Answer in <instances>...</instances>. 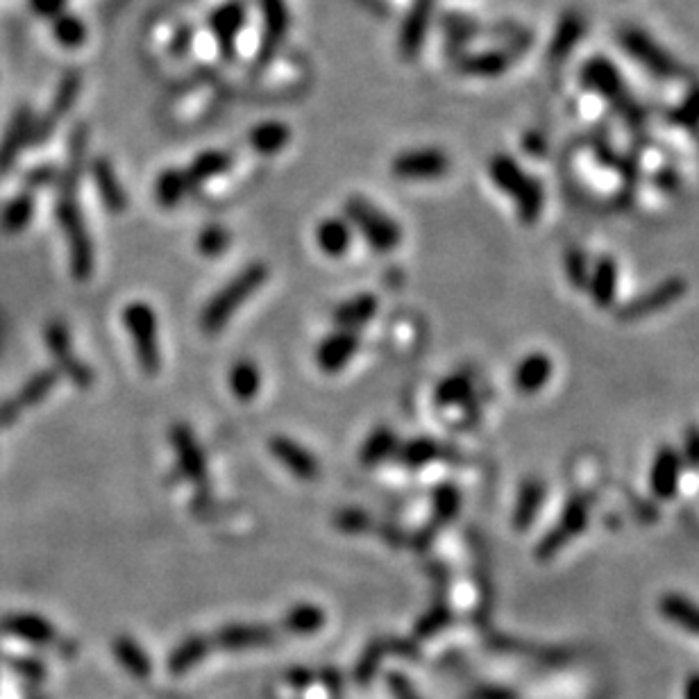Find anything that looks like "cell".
I'll return each mask as SVG.
<instances>
[{
	"label": "cell",
	"instance_id": "cell-1",
	"mask_svg": "<svg viewBox=\"0 0 699 699\" xmlns=\"http://www.w3.org/2000/svg\"><path fill=\"white\" fill-rule=\"evenodd\" d=\"M87 139H89L87 125L84 123L75 125L69 139L66 166L62 168V173L57 175V189H60V196H57V202H55L57 223H60L66 237V246H69L71 273L78 282H87L89 277L94 275V268H96L94 239H91L87 221H84V214L78 202L84 153H87Z\"/></svg>",
	"mask_w": 699,
	"mask_h": 699
},
{
	"label": "cell",
	"instance_id": "cell-2",
	"mask_svg": "<svg viewBox=\"0 0 699 699\" xmlns=\"http://www.w3.org/2000/svg\"><path fill=\"white\" fill-rule=\"evenodd\" d=\"M266 280H268V266L261 264V261H255V264L243 268V271L234 275L221 291L214 293V298L207 302L205 309H202L200 330L209 336L221 332L223 327L230 323L234 311L246 305L248 298L255 291H259Z\"/></svg>",
	"mask_w": 699,
	"mask_h": 699
},
{
	"label": "cell",
	"instance_id": "cell-3",
	"mask_svg": "<svg viewBox=\"0 0 699 699\" xmlns=\"http://www.w3.org/2000/svg\"><path fill=\"white\" fill-rule=\"evenodd\" d=\"M343 212L348 223L364 234V239L373 250L391 252L400 246V225L389 214H384L375 202H370L364 196H352L345 200Z\"/></svg>",
	"mask_w": 699,
	"mask_h": 699
},
{
	"label": "cell",
	"instance_id": "cell-4",
	"mask_svg": "<svg viewBox=\"0 0 699 699\" xmlns=\"http://www.w3.org/2000/svg\"><path fill=\"white\" fill-rule=\"evenodd\" d=\"M123 325L130 332L137 361L143 375L155 377L162 368V355H159V336H157V316L155 309L148 302H130L123 309Z\"/></svg>",
	"mask_w": 699,
	"mask_h": 699
},
{
	"label": "cell",
	"instance_id": "cell-5",
	"mask_svg": "<svg viewBox=\"0 0 699 699\" xmlns=\"http://www.w3.org/2000/svg\"><path fill=\"white\" fill-rule=\"evenodd\" d=\"M618 39L622 48H625L638 64H643L650 73L661 75V78H677L681 73L677 57H672L661 44H656L645 30L634 28V25H625V28L618 32Z\"/></svg>",
	"mask_w": 699,
	"mask_h": 699
},
{
	"label": "cell",
	"instance_id": "cell-6",
	"mask_svg": "<svg viewBox=\"0 0 699 699\" xmlns=\"http://www.w3.org/2000/svg\"><path fill=\"white\" fill-rule=\"evenodd\" d=\"M171 443H173L175 457H178V466L182 470V475L196 486L198 498L207 500L209 495L207 457H205V450L200 448L196 434L191 432L189 425L178 423L171 427Z\"/></svg>",
	"mask_w": 699,
	"mask_h": 699
},
{
	"label": "cell",
	"instance_id": "cell-7",
	"mask_svg": "<svg viewBox=\"0 0 699 699\" xmlns=\"http://www.w3.org/2000/svg\"><path fill=\"white\" fill-rule=\"evenodd\" d=\"M60 377L62 375L57 368L39 370V373L32 375L30 380L12 395V398L0 402V429L12 427L16 420L25 414V411L37 407L41 400H46L48 393L55 389L57 382H60Z\"/></svg>",
	"mask_w": 699,
	"mask_h": 699
},
{
	"label": "cell",
	"instance_id": "cell-8",
	"mask_svg": "<svg viewBox=\"0 0 699 699\" xmlns=\"http://www.w3.org/2000/svg\"><path fill=\"white\" fill-rule=\"evenodd\" d=\"M46 345L50 355H53L57 361V370H60V375L69 377V380L82 391L94 384V373H91V368L73 355L69 327H66L62 320H53V323H48Z\"/></svg>",
	"mask_w": 699,
	"mask_h": 699
},
{
	"label": "cell",
	"instance_id": "cell-9",
	"mask_svg": "<svg viewBox=\"0 0 699 699\" xmlns=\"http://www.w3.org/2000/svg\"><path fill=\"white\" fill-rule=\"evenodd\" d=\"M491 178L502 191L516 196L520 202L522 216L532 218L536 214L538 205H541V191H538V184L534 180H527L522 175L520 166L513 162V159L498 155L491 159Z\"/></svg>",
	"mask_w": 699,
	"mask_h": 699
},
{
	"label": "cell",
	"instance_id": "cell-10",
	"mask_svg": "<svg viewBox=\"0 0 699 699\" xmlns=\"http://www.w3.org/2000/svg\"><path fill=\"white\" fill-rule=\"evenodd\" d=\"M261 14H264V39L255 57V69H266L275 60L289 32V10L286 0H261Z\"/></svg>",
	"mask_w": 699,
	"mask_h": 699
},
{
	"label": "cell",
	"instance_id": "cell-11",
	"mask_svg": "<svg viewBox=\"0 0 699 699\" xmlns=\"http://www.w3.org/2000/svg\"><path fill=\"white\" fill-rule=\"evenodd\" d=\"M450 159L443 150L423 148V150H407L393 159L391 171L395 178L402 180H434L448 173Z\"/></svg>",
	"mask_w": 699,
	"mask_h": 699
},
{
	"label": "cell",
	"instance_id": "cell-12",
	"mask_svg": "<svg viewBox=\"0 0 699 699\" xmlns=\"http://www.w3.org/2000/svg\"><path fill=\"white\" fill-rule=\"evenodd\" d=\"M80 89H82V75L78 71L66 73L64 78L60 80V87H57V91H55V98H53V103H50L48 112L41 116L39 123L35 125V130H32L30 143L48 141V137L55 132L57 125L62 123L64 116L71 112V107L75 105V100H78V96H80Z\"/></svg>",
	"mask_w": 699,
	"mask_h": 699
},
{
	"label": "cell",
	"instance_id": "cell-13",
	"mask_svg": "<svg viewBox=\"0 0 699 699\" xmlns=\"http://www.w3.org/2000/svg\"><path fill=\"white\" fill-rule=\"evenodd\" d=\"M246 23V3L243 0H232L212 14L209 28H212L218 50H221L225 60H232L237 53V37Z\"/></svg>",
	"mask_w": 699,
	"mask_h": 699
},
{
	"label": "cell",
	"instance_id": "cell-14",
	"mask_svg": "<svg viewBox=\"0 0 699 699\" xmlns=\"http://www.w3.org/2000/svg\"><path fill=\"white\" fill-rule=\"evenodd\" d=\"M268 450L273 452V457L289 470L291 475H296L302 482H314L320 475L318 459L307 448H302L298 441L289 439V436H273L268 441Z\"/></svg>",
	"mask_w": 699,
	"mask_h": 699
},
{
	"label": "cell",
	"instance_id": "cell-15",
	"mask_svg": "<svg viewBox=\"0 0 699 699\" xmlns=\"http://www.w3.org/2000/svg\"><path fill=\"white\" fill-rule=\"evenodd\" d=\"M436 0H416L400 28V55L404 60H414L423 50L429 21H432Z\"/></svg>",
	"mask_w": 699,
	"mask_h": 699
},
{
	"label": "cell",
	"instance_id": "cell-16",
	"mask_svg": "<svg viewBox=\"0 0 699 699\" xmlns=\"http://www.w3.org/2000/svg\"><path fill=\"white\" fill-rule=\"evenodd\" d=\"M357 350H359L357 332L339 330L327 336V339L318 345L316 361L323 373L334 375V373H341V370L350 364L352 357L357 355Z\"/></svg>",
	"mask_w": 699,
	"mask_h": 699
},
{
	"label": "cell",
	"instance_id": "cell-17",
	"mask_svg": "<svg viewBox=\"0 0 699 699\" xmlns=\"http://www.w3.org/2000/svg\"><path fill=\"white\" fill-rule=\"evenodd\" d=\"M32 130H35V123H32V109L30 107L16 109L10 125H7L5 137L0 141V175L10 173L16 157H19L23 153V148L32 141Z\"/></svg>",
	"mask_w": 699,
	"mask_h": 699
},
{
	"label": "cell",
	"instance_id": "cell-18",
	"mask_svg": "<svg viewBox=\"0 0 699 699\" xmlns=\"http://www.w3.org/2000/svg\"><path fill=\"white\" fill-rule=\"evenodd\" d=\"M91 178L98 187V196L109 214H123L128 209V196L114 171V164L105 157H98L91 162Z\"/></svg>",
	"mask_w": 699,
	"mask_h": 699
},
{
	"label": "cell",
	"instance_id": "cell-19",
	"mask_svg": "<svg viewBox=\"0 0 699 699\" xmlns=\"http://www.w3.org/2000/svg\"><path fill=\"white\" fill-rule=\"evenodd\" d=\"M581 80L586 82V87L595 89L597 94H602L609 100H625L627 96L622 75L606 57H593V60L581 69Z\"/></svg>",
	"mask_w": 699,
	"mask_h": 699
},
{
	"label": "cell",
	"instance_id": "cell-20",
	"mask_svg": "<svg viewBox=\"0 0 699 699\" xmlns=\"http://www.w3.org/2000/svg\"><path fill=\"white\" fill-rule=\"evenodd\" d=\"M377 305H380V302H377L373 293H359V296L341 302V305L334 309V323L339 330L355 332L375 318Z\"/></svg>",
	"mask_w": 699,
	"mask_h": 699
},
{
	"label": "cell",
	"instance_id": "cell-21",
	"mask_svg": "<svg viewBox=\"0 0 699 699\" xmlns=\"http://www.w3.org/2000/svg\"><path fill=\"white\" fill-rule=\"evenodd\" d=\"M0 629L37 645H46L55 638V629L44 618L32 616V613H10V616L0 618Z\"/></svg>",
	"mask_w": 699,
	"mask_h": 699
},
{
	"label": "cell",
	"instance_id": "cell-22",
	"mask_svg": "<svg viewBox=\"0 0 699 699\" xmlns=\"http://www.w3.org/2000/svg\"><path fill=\"white\" fill-rule=\"evenodd\" d=\"M318 248L330 257H341L352 246V225L343 218H325L316 227Z\"/></svg>",
	"mask_w": 699,
	"mask_h": 699
},
{
	"label": "cell",
	"instance_id": "cell-23",
	"mask_svg": "<svg viewBox=\"0 0 699 699\" xmlns=\"http://www.w3.org/2000/svg\"><path fill=\"white\" fill-rule=\"evenodd\" d=\"M584 32H586L584 19H581V16L575 12H568L559 21L557 30H554V37H552L550 50H547V57H550L552 62H561L563 57H568L572 50H575V46L579 44V39H581V35H584Z\"/></svg>",
	"mask_w": 699,
	"mask_h": 699
},
{
	"label": "cell",
	"instance_id": "cell-24",
	"mask_svg": "<svg viewBox=\"0 0 699 699\" xmlns=\"http://www.w3.org/2000/svg\"><path fill=\"white\" fill-rule=\"evenodd\" d=\"M443 448L429 436H416V439H409L404 443H398L395 448V459H398L400 466L418 470L425 468L427 463H432L436 459H441Z\"/></svg>",
	"mask_w": 699,
	"mask_h": 699
},
{
	"label": "cell",
	"instance_id": "cell-25",
	"mask_svg": "<svg viewBox=\"0 0 699 699\" xmlns=\"http://www.w3.org/2000/svg\"><path fill=\"white\" fill-rule=\"evenodd\" d=\"M230 166H232V157L223 153V150H207V153H200L196 159H193L189 168H184V173H187L189 187L193 191L198 184H205L212 178H218V175L230 171Z\"/></svg>",
	"mask_w": 699,
	"mask_h": 699
},
{
	"label": "cell",
	"instance_id": "cell-26",
	"mask_svg": "<svg viewBox=\"0 0 699 699\" xmlns=\"http://www.w3.org/2000/svg\"><path fill=\"white\" fill-rule=\"evenodd\" d=\"M248 141L250 148L259 155H277L291 141V130L280 121H266L250 130Z\"/></svg>",
	"mask_w": 699,
	"mask_h": 699
},
{
	"label": "cell",
	"instance_id": "cell-27",
	"mask_svg": "<svg viewBox=\"0 0 699 699\" xmlns=\"http://www.w3.org/2000/svg\"><path fill=\"white\" fill-rule=\"evenodd\" d=\"M32 214H35V196L28 189L14 196L0 212V230L5 234H19L30 225Z\"/></svg>",
	"mask_w": 699,
	"mask_h": 699
},
{
	"label": "cell",
	"instance_id": "cell-28",
	"mask_svg": "<svg viewBox=\"0 0 699 699\" xmlns=\"http://www.w3.org/2000/svg\"><path fill=\"white\" fill-rule=\"evenodd\" d=\"M189 180L187 173H184V168H166V171L159 175L157 184H155V196L157 202L164 209H173L178 207L180 202L189 196Z\"/></svg>",
	"mask_w": 699,
	"mask_h": 699
},
{
	"label": "cell",
	"instance_id": "cell-29",
	"mask_svg": "<svg viewBox=\"0 0 699 699\" xmlns=\"http://www.w3.org/2000/svg\"><path fill=\"white\" fill-rule=\"evenodd\" d=\"M395 448H398V436H395L391 427L382 425L368 436L364 445H361L359 459H361V463H364V466L373 468V466H377V463L389 459L391 454H395Z\"/></svg>",
	"mask_w": 699,
	"mask_h": 699
},
{
	"label": "cell",
	"instance_id": "cell-30",
	"mask_svg": "<svg viewBox=\"0 0 699 699\" xmlns=\"http://www.w3.org/2000/svg\"><path fill=\"white\" fill-rule=\"evenodd\" d=\"M509 64H511L509 53H502V50H491V53L461 57L459 71L468 73V75H484V78H495V75L507 71Z\"/></svg>",
	"mask_w": 699,
	"mask_h": 699
},
{
	"label": "cell",
	"instance_id": "cell-31",
	"mask_svg": "<svg viewBox=\"0 0 699 699\" xmlns=\"http://www.w3.org/2000/svg\"><path fill=\"white\" fill-rule=\"evenodd\" d=\"M261 389V373L259 366L250 359H241L230 370V391L239 400H252Z\"/></svg>",
	"mask_w": 699,
	"mask_h": 699
},
{
	"label": "cell",
	"instance_id": "cell-32",
	"mask_svg": "<svg viewBox=\"0 0 699 699\" xmlns=\"http://www.w3.org/2000/svg\"><path fill=\"white\" fill-rule=\"evenodd\" d=\"M436 402L441 407H470L473 402V384L466 375H450L436 386Z\"/></svg>",
	"mask_w": 699,
	"mask_h": 699
},
{
	"label": "cell",
	"instance_id": "cell-33",
	"mask_svg": "<svg viewBox=\"0 0 699 699\" xmlns=\"http://www.w3.org/2000/svg\"><path fill=\"white\" fill-rule=\"evenodd\" d=\"M432 507H434V518L432 525L427 527V536H432L434 527H441L445 522H450L459 511V491L452 484H439L434 488L432 495Z\"/></svg>",
	"mask_w": 699,
	"mask_h": 699
},
{
	"label": "cell",
	"instance_id": "cell-34",
	"mask_svg": "<svg viewBox=\"0 0 699 699\" xmlns=\"http://www.w3.org/2000/svg\"><path fill=\"white\" fill-rule=\"evenodd\" d=\"M550 377V361H545L543 357H529L520 364L516 373L518 389L525 393H532L536 389H541V384Z\"/></svg>",
	"mask_w": 699,
	"mask_h": 699
},
{
	"label": "cell",
	"instance_id": "cell-35",
	"mask_svg": "<svg viewBox=\"0 0 699 699\" xmlns=\"http://www.w3.org/2000/svg\"><path fill=\"white\" fill-rule=\"evenodd\" d=\"M53 35L64 48H80L87 39L82 21L73 14H57L53 23Z\"/></svg>",
	"mask_w": 699,
	"mask_h": 699
},
{
	"label": "cell",
	"instance_id": "cell-36",
	"mask_svg": "<svg viewBox=\"0 0 699 699\" xmlns=\"http://www.w3.org/2000/svg\"><path fill=\"white\" fill-rule=\"evenodd\" d=\"M221 645L225 647H250V645H261L271 640V631L264 627H227L221 634Z\"/></svg>",
	"mask_w": 699,
	"mask_h": 699
},
{
	"label": "cell",
	"instance_id": "cell-37",
	"mask_svg": "<svg viewBox=\"0 0 699 699\" xmlns=\"http://www.w3.org/2000/svg\"><path fill=\"white\" fill-rule=\"evenodd\" d=\"M232 234L225 230L223 225H207L205 230H200L198 234V250L205 257H218L230 248Z\"/></svg>",
	"mask_w": 699,
	"mask_h": 699
},
{
	"label": "cell",
	"instance_id": "cell-38",
	"mask_svg": "<svg viewBox=\"0 0 699 699\" xmlns=\"http://www.w3.org/2000/svg\"><path fill=\"white\" fill-rule=\"evenodd\" d=\"M320 625H323V611L316 609V606H298V609H293L289 618H286V627L300 631V634L316 631Z\"/></svg>",
	"mask_w": 699,
	"mask_h": 699
},
{
	"label": "cell",
	"instance_id": "cell-39",
	"mask_svg": "<svg viewBox=\"0 0 699 699\" xmlns=\"http://www.w3.org/2000/svg\"><path fill=\"white\" fill-rule=\"evenodd\" d=\"M334 525L345 534H361L370 527V516L359 509H341L336 513Z\"/></svg>",
	"mask_w": 699,
	"mask_h": 699
},
{
	"label": "cell",
	"instance_id": "cell-40",
	"mask_svg": "<svg viewBox=\"0 0 699 699\" xmlns=\"http://www.w3.org/2000/svg\"><path fill=\"white\" fill-rule=\"evenodd\" d=\"M202 654H205V643H202L200 638H193V640H189V643H184L180 650L173 654V661H171L173 672H182V670L191 668V665L196 663Z\"/></svg>",
	"mask_w": 699,
	"mask_h": 699
},
{
	"label": "cell",
	"instance_id": "cell-41",
	"mask_svg": "<svg viewBox=\"0 0 699 699\" xmlns=\"http://www.w3.org/2000/svg\"><path fill=\"white\" fill-rule=\"evenodd\" d=\"M541 498V491H538L536 484H529V488L522 491V498L518 502V513H516V525L522 527L527 520H532V513L536 509V502Z\"/></svg>",
	"mask_w": 699,
	"mask_h": 699
},
{
	"label": "cell",
	"instance_id": "cell-42",
	"mask_svg": "<svg viewBox=\"0 0 699 699\" xmlns=\"http://www.w3.org/2000/svg\"><path fill=\"white\" fill-rule=\"evenodd\" d=\"M116 650H119L125 665H130V668L137 672V675H146V672L150 670V665L146 663V659H143L141 652L132 643H128V640H121V643L116 645Z\"/></svg>",
	"mask_w": 699,
	"mask_h": 699
},
{
	"label": "cell",
	"instance_id": "cell-43",
	"mask_svg": "<svg viewBox=\"0 0 699 699\" xmlns=\"http://www.w3.org/2000/svg\"><path fill=\"white\" fill-rule=\"evenodd\" d=\"M53 180H57V173H55L53 166H41V168H37V171H32L28 178H25L30 191L37 189V187H46V184H50Z\"/></svg>",
	"mask_w": 699,
	"mask_h": 699
},
{
	"label": "cell",
	"instance_id": "cell-44",
	"mask_svg": "<svg viewBox=\"0 0 699 699\" xmlns=\"http://www.w3.org/2000/svg\"><path fill=\"white\" fill-rule=\"evenodd\" d=\"M30 5L41 16H57L62 14L66 0H30Z\"/></svg>",
	"mask_w": 699,
	"mask_h": 699
},
{
	"label": "cell",
	"instance_id": "cell-45",
	"mask_svg": "<svg viewBox=\"0 0 699 699\" xmlns=\"http://www.w3.org/2000/svg\"><path fill=\"white\" fill-rule=\"evenodd\" d=\"M391 684H393V690H395V693H398L400 699H416L414 693H411V688L407 686V681H404V679L400 681V677H393Z\"/></svg>",
	"mask_w": 699,
	"mask_h": 699
}]
</instances>
